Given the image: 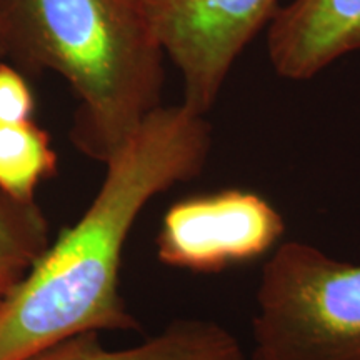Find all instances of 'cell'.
Wrapping results in <instances>:
<instances>
[{
    "label": "cell",
    "instance_id": "1",
    "mask_svg": "<svg viewBox=\"0 0 360 360\" xmlns=\"http://www.w3.org/2000/svg\"><path fill=\"white\" fill-rule=\"evenodd\" d=\"M204 114L157 107L107 162L92 204L35 260L0 309V360H29L70 337L135 327L119 292L124 245L142 209L204 169Z\"/></svg>",
    "mask_w": 360,
    "mask_h": 360
},
{
    "label": "cell",
    "instance_id": "2",
    "mask_svg": "<svg viewBox=\"0 0 360 360\" xmlns=\"http://www.w3.org/2000/svg\"><path fill=\"white\" fill-rule=\"evenodd\" d=\"M8 56L69 82L90 159L107 164L162 105L165 52L141 0H8Z\"/></svg>",
    "mask_w": 360,
    "mask_h": 360
},
{
    "label": "cell",
    "instance_id": "3",
    "mask_svg": "<svg viewBox=\"0 0 360 360\" xmlns=\"http://www.w3.org/2000/svg\"><path fill=\"white\" fill-rule=\"evenodd\" d=\"M252 360H360V265L307 242H282L264 262Z\"/></svg>",
    "mask_w": 360,
    "mask_h": 360
},
{
    "label": "cell",
    "instance_id": "4",
    "mask_svg": "<svg viewBox=\"0 0 360 360\" xmlns=\"http://www.w3.org/2000/svg\"><path fill=\"white\" fill-rule=\"evenodd\" d=\"M285 233L282 214L245 188L186 197L167 209L157 236L164 265L193 274H219L269 257Z\"/></svg>",
    "mask_w": 360,
    "mask_h": 360
},
{
    "label": "cell",
    "instance_id": "5",
    "mask_svg": "<svg viewBox=\"0 0 360 360\" xmlns=\"http://www.w3.org/2000/svg\"><path fill=\"white\" fill-rule=\"evenodd\" d=\"M184 82V102L207 114L236 60L277 12V0H141Z\"/></svg>",
    "mask_w": 360,
    "mask_h": 360
},
{
    "label": "cell",
    "instance_id": "6",
    "mask_svg": "<svg viewBox=\"0 0 360 360\" xmlns=\"http://www.w3.org/2000/svg\"><path fill=\"white\" fill-rule=\"evenodd\" d=\"M267 47L281 77L309 80L360 49V0H294L269 22Z\"/></svg>",
    "mask_w": 360,
    "mask_h": 360
},
{
    "label": "cell",
    "instance_id": "7",
    "mask_svg": "<svg viewBox=\"0 0 360 360\" xmlns=\"http://www.w3.org/2000/svg\"><path fill=\"white\" fill-rule=\"evenodd\" d=\"M97 332L70 337L29 360H245L227 328L209 321H175L137 347L107 350Z\"/></svg>",
    "mask_w": 360,
    "mask_h": 360
},
{
    "label": "cell",
    "instance_id": "8",
    "mask_svg": "<svg viewBox=\"0 0 360 360\" xmlns=\"http://www.w3.org/2000/svg\"><path fill=\"white\" fill-rule=\"evenodd\" d=\"M56 170L57 154L47 130L34 120L0 122V191L22 204H35L40 182Z\"/></svg>",
    "mask_w": 360,
    "mask_h": 360
},
{
    "label": "cell",
    "instance_id": "9",
    "mask_svg": "<svg viewBox=\"0 0 360 360\" xmlns=\"http://www.w3.org/2000/svg\"><path fill=\"white\" fill-rule=\"evenodd\" d=\"M45 249L47 225L39 207L0 191V299H7Z\"/></svg>",
    "mask_w": 360,
    "mask_h": 360
},
{
    "label": "cell",
    "instance_id": "10",
    "mask_svg": "<svg viewBox=\"0 0 360 360\" xmlns=\"http://www.w3.org/2000/svg\"><path fill=\"white\" fill-rule=\"evenodd\" d=\"M35 101L24 75L0 62V122L19 124L32 120Z\"/></svg>",
    "mask_w": 360,
    "mask_h": 360
},
{
    "label": "cell",
    "instance_id": "11",
    "mask_svg": "<svg viewBox=\"0 0 360 360\" xmlns=\"http://www.w3.org/2000/svg\"><path fill=\"white\" fill-rule=\"evenodd\" d=\"M11 53V32H8V0H0V62Z\"/></svg>",
    "mask_w": 360,
    "mask_h": 360
},
{
    "label": "cell",
    "instance_id": "12",
    "mask_svg": "<svg viewBox=\"0 0 360 360\" xmlns=\"http://www.w3.org/2000/svg\"><path fill=\"white\" fill-rule=\"evenodd\" d=\"M2 304H4V299H0V309H2Z\"/></svg>",
    "mask_w": 360,
    "mask_h": 360
}]
</instances>
